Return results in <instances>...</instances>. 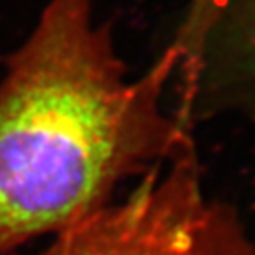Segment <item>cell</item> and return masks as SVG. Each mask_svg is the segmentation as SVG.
I'll use <instances>...</instances> for the list:
<instances>
[{
  "instance_id": "cell-3",
  "label": "cell",
  "mask_w": 255,
  "mask_h": 255,
  "mask_svg": "<svg viewBox=\"0 0 255 255\" xmlns=\"http://www.w3.org/2000/svg\"><path fill=\"white\" fill-rule=\"evenodd\" d=\"M255 89V0H218L181 69L191 98L204 78Z\"/></svg>"
},
{
  "instance_id": "cell-1",
  "label": "cell",
  "mask_w": 255,
  "mask_h": 255,
  "mask_svg": "<svg viewBox=\"0 0 255 255\" xmlns=\"http://www.w3.org/2000/svg\"><path fill=\"white\" fill-rule=\"evenodd\" d=\"M177 68L168 44L131 75L96 0H48L0 78V255L60 234L184 147L165 108Z\"/></svg>"
},
{
  "instance_id": "cell-2",
  "label": "cell",
  "mask_w": 255,
  "mask_h": 255,
  "mask_svg": "<svg viewBox=\"0 0 255 255\" xmlns=\"http://www.w3.org/2000/svg\"><path fill=\"white\" fill-rule=\"evenodd\" d=\"M43 255H252L184 159L68 227Z\"/></svg>"
}]
</instances>
